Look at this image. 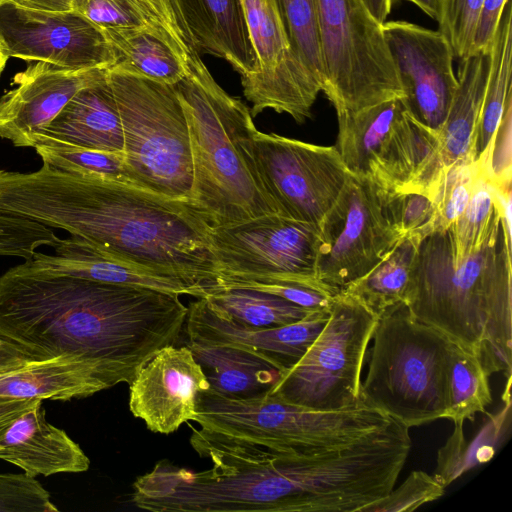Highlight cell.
I'll use <instances>...</instances> for the list:
<instances>
[{
    "instance_id": "1",
    "label": "cell",
    "mask_w": 512,
    "mask_h": 512,
    "mask_svg": "<svg viewBox=\"0 0 512 512\" xmlns=\"http://www.w3.org/2000/svg\"><path fill=\"white\" fill-rule=\"evenodd\" d=\"M179 295L52 272L30 259L0 275V339L32 360L74 357L109 388L138 370L184 329Z\"/></svg>"
},
{
    "instance_id": "2",
    "label": "cell",
    "mask_w": 512,
    "mask_h": 512,
    "mask_svg": "<svg viewBox=\"0 0 512 512\" xmlns=\"http://www.w3.org/2000/svg\"><path fill=\"white\" fill-rule=\"evenodd\" d=\"M0 212L65 230L201 290L219 277L212 226L201 213L188 202L127 181L45 164L33 172L0 169Z\"/></svg>"
},
{
    "instance_id": "3",
    "label": "cell",
    "mask_w": 512,
    "mask_h": 512,
    "mask_svg": "<svg viewBox=\"0 0 512 512\" xmlns=\"http://www.w3.org/2000/svg\"><path fill=\"white\" fill-rule=\"evenodd\" d=\"M403 302L412 318L475 354L490 375L511 379V234L497 198L486 237L470 254L456 257L449 229L420 239Z\"/></svg>"
},
{
    "instance_id": "4",
    "label": "cell",
    "mask_w": 512,
    "mask_h": 512,
    "mask_svg": "<svg viewBox=\"0 0 512 512\" xmlns=\"http://www.w3.org/2000/svg\"><path fill=\"white\" fill-rule=\"evenodd\" d=\"M174 87L190 137L191 205L211 226L281 214L260 172L249 108L215 81L201 58Z\"/></svg>"
},
{
    "instance_id": "5",
    "label": "cell",
    "mask_w": 512,
    "mask_h": 512,
    "mask_svg": "<svg viewBox=\"0 0 512 512\" xmlns=\"http://www.w3.org/2000/svg\"><path fill=\"white\" fill-rule=\"evenodd\" d=\"M190 444L201 457L234 455L311 456L349 444L355 434L350 409L312 410L268 392L249 398L201 392Z\"/></svg>"
},
{
    "instance_id": "6",
    "label": "cell",
    "mask_w": 512,
    "mask_h": 512,
    "mask_svg": "<svg viewBox=\"0 0 512 512\" xmlns=\"http://www.w3.org/2000/svg\"><path fill=\"white\" fill-rule=\"evenodd\" d=\"M371 340L361 401L409 429L445 419L452 341L412 318L404 302L378 317Z\"/></svg>"
},
{
    "instance_id": "7",
    "label": "cell",
    "mask_w": 512,
    "mask_h": 512,
    "mask_svg": "<svg viewBox=\"0 0 512 512\" xmlns=\"http://www.w3.org/2000/svg\"><path fill=\"white\" fill-rule=\"evenodd\" d=\"M108 80L121 118L126 181L190 203L193 188L190 137L174 85L109 68Z\"/></svg>"
},
{
    "instance_id": "8",
    "label": "cell",
    "mask_w": 512,
    "mask_h": 512,
    "mask_svg": "<svg viewBox=\"0 0 512 512\" xmlns=\"http://www.w3.org/2000/svg\"><path fill=\"white\" fill-rule=\"evenodd\" d=\"M324 63L323 93L336 113L403 97L382 24L363 0H316Z\"/></svg>"
},
{
    "instance_id": "9",
    "label": "cell",
    "mask_w": 512,
    "mask_h": 512,
    "mask_svg": "<svg viewBox=\"0 0 512 512\" xmlns=\"http://www.w3.org/2000/svg\"><path fill=\"white\" fill-rule=\"evenodd\" d=\"M329 318L303 357L281 373L269 393L312 410H341L359 404L361 371L378 316L340 291Z\"/></svg>"
},
{
    "instance_id": "10",
    "label": "cell",
    "mask_w": 512,
    "mask_h": 512,
    "mask_svg": "<svg viewBox=\"0 0 512 512\" xmlns=\"http://www.w3.org/2000/svg\"><path fill=\"white\" fill-rule=\"evenodd\" d=\"M210 238L218 278L293 282L337 294L318 278L321 237L312 223L267 214L212 226Z\"/></svg>"
},
{
    "instance_id": "11",
    "label": "cell",
    "mask_w": 512,
    "mask_h": 512,
    "mask_svg": "<svg viewBox=\"0 0 512 512\" xmlns=\"http://www.w3.org/2000/svg\"><path fill=\"white\" fill-rule=\"evenodd\" d=\"M337 145L348 172L389 191H403L429 167L433 142L428 129L401 97L355 112L337 114Z\"/></svg>"
},
{
    "instance_id": "12",
    "label": "cell",
    "mask_w": 512,
    "mask_h": 512,
    "mask_svg": "<svg viewBox=\"0 0 512 512\" xmlns=\"http://www.w3.org/2000/svg\"><path fill=\"white\" fill-rule=\"evenodd\" d=\"M390 194L370 178L349 173L320 224L317 274L335 293L368 273L403 238Z\"/></svg>"
},
{
    "instance_id": "13",
    "label": "cell",
    "mask_w": 512,
    "mask_h": 512,
    "mask_svg": "<svg viewBox=\"0 0 512 512\" xmlns=\"http://www.w3.org/2000/svg\"><path fill=\"white\" fill-rule=\"evenodd\" d=\"M238 2L255 59L253 71L240 77L252 117L272 109L304 123L322 88L294 52L276 0Z\"/></svg>"
},
{
    "instance_id": "14",
    "label": "cell",
    "mask_w": 512,
    "mask_h": 512,
    "mask_svg": "<svg viewBox=\"0 0 512 512\" xmlns=\"http://www.w3.org/2000/svg\"><path fill=\"white\" fill-rule=\"evenodd\" d=\"M256 157L281 215L320 226L348 170L335 146H319L256 130Z\"/></svg>"
},
{
    "instance_id": "15",
    "label": "cell",
    "mask_w": 512,
    "mask_h": 512,
    "mask_svg": "<svg viewBox=\"0 0 512 512\" xmlns=\"http://www.w3.org/2000/svg\"><path fill=\"white\" fill-rule=\"evenodd\" d=\"M0 34L10 57L71 69L110 68L115 53L101 29L74 11L0 6Z\"/></svg>"
},
{
    "instance_id": "16",
    "label": "cell",
    "mask_w": 512,
    "mask_h": 512,
    "mask_svg": "<svg viewBox=\"0 0 512 512\" xmlns=\"http://www.w3.org/2000/svg\"><path fill=\"white\" fill-rule=\"evenodd\" d=\"M382 30L408 112L426 127L439 130L458 86L450 43L439 30L403 20H386Z\"/></svg>"
},
{
    "instance_id": "17",
    "label": "cell",
    "mask_w": 512,
    "mask_h": 512,
    "mask_svg": "<svg viewBox=\"0 0 512 512\" xmlns=\"http://www.w3.org/2000/svg\"><path fill=\"white\" fill-rule=\"evenodd\" d=\"M210 384L186 346L167 345L136 373L129 384V409L147 428L171 434L197 414V401Z\"/></svg>"
},
{
    "instance_id": "18",
    "label": "cell",
    "mask_w": 512,
    "mask_h": 512,
    "mask_svg": "<svg viewBox=\"0 0 512 512\" xmlns=\"http://www.w3.org/2000/svg\"><path fill=\"white\" fill-rule=\"evenodd\" d=\"M108 68L71 69L46 61H27L13 77L14 88L0 98V137L16 147H33V138L81 89L107 75Z\"/></svg>"
},
{
    "instance_id": "19",
    "label": "cell",
    "mask_w": 512,
    "mask_h": 512,
    "mask_svg": "<svg viewBox=\"0 0 512 512\" xmlns=\"http://www.w3.org/2000/svg\"><path fill=\"white\" fill-rule=\"evenodd\" d=\"M329 309L311 311L292 324L254 328L221 314L202 297L188 306L184 331L187 343L225 345L254 352L273 365L280 375L293 367L306 353L324 328L329 318Z\"/></svg>"
},
{
    "instance_id": "20",
    "label": "cell",
    "mask_w": 512,
    "mask_h": 512,
    "mask_svg": "<svg viewBox=\"0 0 512 512\" xmlns=\"http://www.w3.org/2000/svg\"><path fill=\"white\" fill-rule=\"evenodd\" d=\"M51 248L54 254L36 252L29 259L35 265L52 272L87 280L151 288L179 296L203 297L199 286L178 275L111 253L80 237H58Z\"/></svg>"
},
{
    "instance_id": "21",
    "label": "cell",
    "mask_w": 512,
    "mask_h": 512,
    "mask_svg": "<svg viewBox=\"0 0 512 512\" xmlns=\"http://www.w3.org/2000/svg\"><path fill=\"white\" fill-rule=\"evenodd\" d=\"M0 459L27 476L81 473L90 460L67 433L45 418L42 400L14 419L0 435Z\"/></svg>"
},
{
    "instance_id": "22",
    "label": "cell",
    "mask_w": 512,
    "mask_h": 512,
    "mask_svg": "<svg viewBox=\"0 0 512 512\" xmlns=\"http://www.w3.org/2000/svg\"><path fill=\"white\" fill-rule=\"evenodd\" d=\"M38 134L94 150L122 153L123 130L107 75L78 91Z\"/></svg>"
},
{
    "instance_id": "23",
    "label": "cell",
    "mask_w": 512,
    "mask_h": 512,
    "mask_svg": "<svg viewBox=\"0 0 512 512\" xmlns=\"http://www.w3.org/2000/svg\"><path fill=\"white\" fill-rule=\"evenodd\" d=\"M108 388L107 382L91 364L68 356L31 360L0 373L2 397L67 401Z\"/></svg>"
},
{
    "instance_id": "24",
    "label": "cell",
    "mask_w": 512,
    "mask_h": 512,
    "mask_svg": "<svg viewBox=\"0 0 512 512\" xmlns=\"http://www.w3.org/2000/svg\"><path fill=\"white\" fill-rule=\"evenodd\" d=\"M490 68V48L461 59L458 86L443 125L437 130L445 168L475 162V143Z\"/></svg>"
},
{
    "instance_id": "25",
    "label": "cell",
    "mask_w": 512,
    "mask_h": 512,
    "mask_svg": "<svg viewBox=\"0 0 512 512\" xmlns=\"http://www.w3.org/2000/svg\"><path fill=\"white\" fill-rule=\"evenodd\" d=\"M199 53L228 62L240 77L255 59L238 0H180Z\"/></svg>"
},
{
    "instance_id": "26",
    "label": "cell",
    "mask_w": 512,
    "mask_h": 512,
    "mask_svg": "<svg viewBox=\"0 0 512 512\" xmlns=\"http://www.w3.org/2000/svg\"><path fill=\"white\" fill-rule=\"evenodd\" d=\"M210 388L225 396L249 398L271 390L279 371L262 356L225 345L187 343Z\"/></svg>"
},
{
    "instance_id": "27",
    "label": "cell",
    "mask_w": 512,
    "mask_h": 512,
    "mask_svg": "<svg viewBox=\"0 0 512 512\" xmlns=\"http://www.w3.org/2000/svg\"><path fill=\"white\" fill-rule=\"evenodd\" d=\"M114 50L112 71L175 85L187 73V67L167 44L145 28L102 30Z\"/></svg>"
},
{
    "instance_id": "28",
    "label": "cell",
    "mask_w": 512,
    "mask_h": 512,
    "mask_svg": "<svg viewBox=\"0 0 512 512\" xmlns=\"http://www.w3.org/2000/svg\"><path fill=\"white\" fill-rule=\"evenodd\" d=\"M511 76L512 7L509 0L490 45V68L477 128L475 161L488 151L506 104L512 98Z\"/></svg>"
},
{
    "instance_id": "29",
    "label": "cell",
    "mask_w": 512,
    "mask_h": 512,
    "mask_svg": "<svg viewBox=\"0 0 512 512\" xmlns=\"http://www.w3.org/2000/svg\"><path fill=\"white\" fill-rule=\"evenodd\" d=\"M203 297L221 314L254 328H273L295 323L309 312L279 296L247 288L207 284ZM202 298V297H201Z\"/></svg>"
},
{
    "instance_id": "30",
    "label": "cell",
    "mask_w": 512,
    "mask_h": 512,
    "mask_svg": "<svg viewBox=\"0 0 512 512\" xmlns=\"http://www.w3.org/2000/svg\"><path fill=\"white\" fill-rule=\"evenodd\" d=\"M420 239L403 237L368 273L341 291L354 296L378 317L403 302Z\"/></svg>"
},
{
    "instance_id": "31",
    "label": "cell",
    "mask_w": 512,
    "mask_h": 512,
    "mask_svg": "<svg viewBox=\"0 0 512 512\" xmlns=\"http://www.w3.org/2000/svg\"><path fill=\"white\" fill-rule=\"evenodd\" d=\"M490 374L473 353L452 342L447 374L445 419L454 425L474 420L492 402Z\"/></svg>"
},
{
    "instance_id": "32",
    "label": "cell",
    "mask_w": 512,
    "mask_h": 512,
    "mask_svg": "<svg viewBox=\"0 0 512 512\" xmlns=\"http://www.w3.org/2000/svg\"><path fill=\"white\" fill-rule=\"evenodd\" d=\"M32 148L43 164L54 169L126 181L122 153L80 147L42 134L34 136Z\"/></svg>"
},
{
    "instance_id": "33",
    "label": "cell",
    "mask_w": 512,
    "mask_h": 512,
    "mask_svg": "<svg viewBox=\"0 0 512 512\" xmlns=\"http://www.w3.org/2000/svg\"><path fill=\"white\" fill-rule=\"evenodd\" d=\"M291 46L324 88V63L321 50L316 0H276Z\"/></svg>"
},
{
    "instance_id": "34",
    "label": "cell",
    "mask_w": 512,
    "mask_h": 512,
    "mask_svg": "<svg viewBox=\"0 0 512 512\" xmlns=\"http://www.w3.org/2000/svg\"><path fill=\"white\" fill-rule=\"evenodd\" d=\"M150 32L163 41L188 65L200 58L196 40L189 29L180 0H132Z\"/></svg>"
},
{
    "instance_id": "35",
    "label": "cell",
    "mask_w": 512,
    "mask_h": 512,
    "mask_svg": "<svg viewBox=\"0 0 512 512\" xmlns=\"http://www.w3.org/2000/svg\"><path fill=\"white\" fill-rule=\"evenodd\" d=\"M495 205V187L482 173L478 164L469 202L449 228L457 258L470 254L481 245L490 227Z\"/></svg>"
},
{
    "instance_id": "36",
    "label": "cell",
    "mask_w": 512,
    "mask_h": 512,
    "mask_svg": "<svg viewBox=\"0 0 512 512\" xmlns=\"http://www.w3.org/2000/svg\"><path fill=\"white\" fill-rule=\"evenodd\" d=\"M478 172V163L460 161L445 168L435 190V229H449L465 210Z\"/></svg>"
},
{
    "instance_id": "37",
    "label": "cell",
    "mask_w": 512,
    "mask_h": 512,
    "mask_svg": "<svg viewBox=\"0 0 512 512\" xmlns=\"http://www.w3.org/2000/svg\"><path fill=\"white\" fill-rule=\"evenodd\" d=\"M482 3L483 0H438V30L446 37L454 56L459 59L472 53Z\"/></svg>"
},
{
    "instance_id": "38",
    "label": "cell",
    "mask_w": 512,
    "mask_h": 512,
    "mask_svg": "<svg viewBox=\"0 0 512 512\" xmlns=\"http://www.w3.org/2000/svg\"><path fill=\"white\" fill-rule=\"evenodd\" d=\"M54 230L26 217L0 212V256L31 258L42 246L52 247Z\"/></svg>"
},
{
    "instance_id": "39",
    "label": "cell",
    "mask_w": 512,
    "mask_h": 512,
    "mask_svg": "<svg viewBox=\"0 0 512 512\" xmlns=\"http://www.w3.org/2000/svg\"><path fill=\"white\" fill-rule=\"evenodd\" d=\"M445 486L435 476L424 471H413L396 489L385 497L364 507L362 512H403L435 501L443 496Z\"/></svg>"
},
{
    "instance_id": "40",
    "label": "cell",
    "mask_w": 512,
    "mask_h": 512,
    "mask_svg": "<svg viewBox=\"0 0 512 512\" xmlns=\"http://www.w3.org/2000/svg\"><path fill=\"white\" fill-rule=\"evenodd\" d=\"M389 205L403 237L422 238L434 230L436 209L429 195L413 191H391Z\"/></svg>"
},
{
    "instance_id": "41",
    "label": "cell",
    "mask_w": 512,
    "mask_h": 512,
    "mask_svg": "<svg viewBox=\"0 0 512 512\" xmlns=\"http://www.w3.org/2000/svg\"><path fill=\"white\" fill-rule=\"evenodd\" d=\"M50 494L34 477L0 474V512H55Z\"/></svg>"
},
{
    "instance_id": "42",
    "label": "cell",
    "mask_w": 512,
    "mask_h": 512,
    "mask_svg": "<svg viewBox=\"0 0 512 512\" xmlns=\"http://www.w3.org/2000/svg\"><path fill=\"white\" fill-rule=\"evenodd\" d=\"M72 11L101 30L149 28L132 0H75ZM151 33V32H150Z\"/></svg>"
},
{
    "instance_id": "43",
    "label": "cell",
    "mask_w": 512,
    "mask_h": 512,
    "mask_svg": "<svg viewBox=\"0 0 512 512\" xmlns=\"http://www.w3.org/2000/svg\"><path fill=\"white\" fill-rule=\"evenodd\" d=\"M211 284L270 293L308 310L329 309L336 295L304 284L283 281H243L218 278Z\"/></svg>"
},
{
    "instance_id": "44",
    "label": "cell",
    "mask_w": 512,
    "mask_h": 512,
    "mask_svg": "<svg viewBox=\"0 0 512 512\" xmlns=\"http://www.w3.org/2000/svg\"><path fill=\"white\" fill-rule=\"evenodd\" d=\"M512 98L507 102L488 151L478 160L485 177L498 188L511 185Z\"/></svg>"
},
{
    "instance_id": "45",
    "label": "cell",
    "mask_w": 512,
    "mask_h": 512,
    "mask_svg": "<svg viewBox=\"0 0 512 512\" xmlns=\"http://www.w3.org/2000/svg\"><path fill=\"white\" fill-rule=\"evenodd\" d=\"M508 1L483 0L476 24L471 54L490 48L501 15Z\"/></svg>"
},
{
    "instance_id": "46",
    "label": "cell",
    "mask_w": 512,
    "mask_h": 512,
    "mask_svg": "<svg viewBox=\"0 0 512 512\" xmlns=\"http://www.w3.org/2000/svg\"><path fill=\"white\" fill-rule=\"evenodd\" d=\"M39 399H17L0 396V435L21 413Z\"/></svg>"
},
{
    "instance_id": "47",
    "label": "cell",
    "mask_w": 512,
    "mask_h": 512,
    "mask_svg": "<svg viewBox=\"0 0 512 512\" xmlns=\"http://www.w3.org/2000/svg\"><path fill=\"white\" fill-rule=\"evenodd\" d=\"M31 360L0 339V373L22 366Z\"/></svg>"
},
{
    "instance_id": "48",
    "label": "cell",
    "mask_w": 512,
    "mask_h": 512,
    "mask_svg": "<svg viewBox=\"0 0 512 512\" xmlns=\"http://www.w3.org/2000/svg\"><path fill=\"white\" fill-rule=\"evenodd\" d=\"M17 5L44 11L67 12L72 11L75 0H10Z\"/></svg>"
},
{
    "instance_id": "49",
    "label": "cell",
    "mask_w": 512,
    "mask_h": 512,
    "mask_svg": "<svg viewBox=\"0 0 512 512\" xmlns=\"http://www.w3.org/2000/svg\"><path fill=\"white\" fill-rule=\"evenodd\" d=\"M363 2L372 16L381 24L386 21L393 7L391 0H363Z\"/></svg>"
},
{
    "instance_id": "50",
    "label": "cell",
    "mask_w": 512,
    "mask_h": 512,
    "mask_svg": "<svg viewBox=\"0 0 512 512\" xmlns=\"http://www.w3.org/2000/svg\"><path fill=\"white\" fill-rule=\"evenodd\" d=\"M394 4L396 1H407L416 5L422 12L430 18L436 20L438 14V0H391Z\"/></svg>"
},
{
    "instance_id": "51",
    "label": "cell",
    "mask_w": 512,
    "mask_h": 512,
    "mask_svg": "<svg viewBox=\"0 0 512 512\" xmlns=\"http://www.w3.org/2000/svg\"><path fill=\"white\" fill-rule=\"evenodd\" d=\"M10 58L8 47L0 34V77L6 66L8 59Z\"/></svg>"
},
{
    "instance_id": "52",
    "label": "cell",
    "mask_w": 512,
    "mask_h": 512,
    "mask_svg": "<svg viewBox=\"0 0 512 512\" xmlns=\"http://www.w3.org/2000/svg\"><path fill=\"white\" fill-rule=\"evenodd\" d=\"M8 1H10V0H0V6L7 3Z\"/></svg>"
}]
</instances>
